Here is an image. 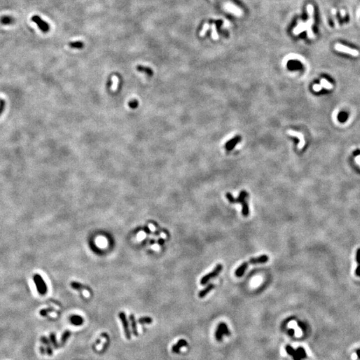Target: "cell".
I'll use <instances>...</instances> for the list:
<instances>
[{
  "instance_id": "9",
  "label": "cell",
  "mask_w": 360,
  "mask_h": 360,
  "mask_svg": "<svg viewBox=\"0 0 360 360\" xmlns=\"http://www.w3.org/2000/svg\"><path fill=\"white\" fill-rule=\"evenodd\" d=\"M129 320H130V322H131V329H132V333L133 335L135 336V337H138V336L139 335V333H138V330L137 323H136L135 316H134L133 314H130L129 315Z\"/></svg>"
},
{
  "instance_id": "1",
  "label": "cell",
  "mask_w": 360,
  "mask_h": 360,
  "mask_svg": "<svg viewBox=\"0 0 360 360\" xmlns=\"http://www.w3.org/2000/svg\"><path fill=\"white\" fill-rule=\"evenodd\" d=\"M248 194L247 192L242 191L240 192L237 198H235L229 193L226 194V198L231 204H239L242 206L241 213L244 217H247L249 214V209L248 204L247 203L246 198L248 197Z\"/></svg>"
},
{
  "instance_id": "22",
  "label": "cell",
  "mask_w": 360,
  "mask_h": 360,
  "mask_svg": "<svg viewBox=\"0 0 360 360\" xmlns=\"http://www.w3.org/2000/svg\"><path fill=\"white\" fill-rule=\"evenodd\" d=\"M70 335H71V331H70L69 330L65 331L62 336V338H61V345H65V343H66L67 340L69 339Z\"/></svg>"
},
{
  "instance_id": "11",
  "label": "cell",
  "mask_w": 360,
  "mask_h": 360,
  "mask_svg": "<svg viewBox=\"0 0 360 360\" xmlns=\"http://www.w3.org/2000/svg\"><path fill=\"white\" fill-rule=\"evenodd\" d=\"M248 264L249 263L248 262H244L242 264L239 265L238 268L236 270V272H235L236 276L237 277H240L244 276L245 272H246L247 269H248Z\"/></svg>"
},
{
  "instance_id": "26",
  "label": "cell",
  "mask_w": 360,
  "mask_h": 360,
  "mask_svg": "<svg viewBox=\"0 0 360 360\" xmlns=\"http://www.w3.org/2000/svg\"><path fill=\"white\" fill-rule=\"evenodd\" d=\"M49 338H50V341L51 343H52L54 348H55V349H58L59 347V345L57 342V340H56V337L55 333H51L50 334V335H49Z\"/></svg>"
},
{
  "instance_id": "30",
  "label": "cell",
  "mask_w": 360,
  "mask_h": 360,
  "mask_svg": "<svg viewBox=\"0 0 360 360\" xmlns=\"http://www.w3.org/2000/svg\"><path fill=\"white\" fill-rule=\"evenodd\" d=\"M128 105L129 107L131 108V109H135V108H137L138 106L139 102L137 100H133L129 102Z\"/></svg>"
},
{
  "instance_id": "33",
  "label": "cell",
  "mask_w": 360,
  "mask_h": 360,
  "mask_svg": "<svg viewBox=\"0 0 360 360\" xmlns=\"http://www.w3.org/2000/svg\"><path fill=\"white\" fill-rule=\"evenodd\" d=\"M157 243H158V244L160 246H164V244H165V240L163 238H159L158 239V241H157Z\"/></svg>"
},
{
  "instance_id": "7",
  "label": "cell",
  "mask_w": 360,
  "mask_h": 360,
  "mask_svg": "<svg viewBox=\"0 0 360 360\" xmlns=\"http://www.w3.org/2000/svg\"><path fill=\"white\" fill-rule=\"evenodd\" d=\"M269 260V257L267 255H262L257 258H251L249 261V263L252 265L262 264L266 263Z\"/></svg>"
},
{
  "instance_id": "25",
  "label": "cell",
  "mask_w": 360,
  "mask_h": 360,
  "mask_svg": "<svg viewBox=\"0 0 360 360\" xmlns=\"http://www.w3.org/2000/svg\"><path fill=\"white\" fill-rule=\"evenodd\" d=\"M320 85H321L322 88L326 89H331L333 88V85L327 81L326 79H321V81H320Z\"/></svg>"
},
{
  "instance_id": "28",
  "label": "cell",
  "mask_w": 360,
  "mask_h": 360,
  "mask_svg": "<svg viewBox=\"0 0 360 360\" xmlns=\"http://www.w3.org/2000/svg\"><path fill=\"white\" fill-rule=\"evenodd\" d=\"M53 311H54V309H53V308L50 307V308H46V309H41V311H40L39 313H40V315H41V316L45 317V316H48V314H49V313L52 312Z\"/></svg>"
},
{
  "instance_id": "3",
  "label": "cell",
  "mask_w": 360,
  "mask_h": 360,
  "mask_svg": "<svg viewBox=\"0 0 360 360\" xmlns=\"http://www.w3.org/2000/svg\"><path fill=\"white\" fill-rule=\"evenodd\" d=\"M34 280L39 293L41 295H45L48 291V288L43 277L39 274H36L34 276Z\"/></svg>"
},
{
  "instance_id": "24",
  "label": "cell",
  "mask_w": 360,
  "mask_h": 360,
  "mask_svg": "<svg viewBox=\"0 0 360 360\" xmlns=\"http://www.w3.org/2000/svg\"><path fill=\"white\" fill-rule=\"evenodd\" d=\"M138 322L140 324L143 325V324H152L153 322V319L152 317H140V319H138Z\"/></svg>"
},
{
  "instance_id": "18",
  "label": "cell",
  "mask_w": 360,
  "mask_h": 360,
  "mask_svg": "<svg viewBox=\"0 0 360 360\" xmlns=\"http://www.w3.org/2000/svg\"><path fill=\"white\" fill-rule=\"evenodd\" d=\"M241 140V138H240L239 136H237V137L234 138V139H232V140H230L226 143V145H225V147H226L227 150H232L233 148L235 147V145L237 144V143L239 142V141Z\"/></svg>"
},
{
  "instance_id": "20",
  "label": "cell",
  "mask_w": 360,
  "mask_h": 360,
  "mask_svg": "<svg viewBox=\"0 0 360 360\" xmlns=\"http://www.w3.org/2000/svg\"><path fill=\"white\" fill-rule=\"evenodd\" d=\"M225 8H226L228 11H230V12H232L233 13L236 14L237 15H239L240 14H241L240 10H239L236 6H234V5L231 4H227L225 5Z\"/></svg>"
},
{
  "instance_id": "21",
  "label": "cell",
  "mask_w": 360,
  "mask_h": 360,
  "mask_svg": "<svg viewBox=\"0 0 360 360\" xmlns=\"http://www.w3.org/2000/svg\"><path fill=\"white\" fill-rule=\"evenodd\" d=\"M13 18L10 17V16H4L0 19V22L4 25H9L13 23Z\"/></svg>"
},
{
  "instance_id": "29",
  "label": "cell",
  "mask_w": 360,
  "mask_h": 360,
  "mask_svg": "<svg viewBox=\"0 0 360 360\" xmlns=\"http://www.w3.org/2000/svg\"><path fill=\"white\" fill-rule=\"evenodd\" d=\"M6 101H5L4 99L0 98V116H1V114H3V112H4L5 108H6Z\"/></svg>"
},
{
  "instance_id": "15",
  "label": "cell",
  "mask_w": 360,
  "mask_h": 360,
  "mask_svg": "<svg viewBox=\"0 0 360 360\" xmlns=\"http://www.w3.org/2000/svg\"><path fill=\"white\" fill-rule=\"evenodd\" d=\"M41 341L43 344L46 345L47 354H48V356H51V355L53 354V351L51 347L50 343H49V341L48 340V339L46 337H45V336H42V337L41 338Z\"/></svg>"
},
{
  "instance_id": "6",
  "label": "cell",
  "mask_w": 360,
  "mask_h": 360,
  "mask_svg": "<svg viewBox=\"0 0 360 360\" xmlns=\"http://www.w3.org/2000/svg\"><path fill=\"white\" fill-rule=\"evenodd\" d=\"M335 49L338 51H340V52L346 53L353 56H358L359 54V51L357 50L349 48L347 46H343V45L340 44L335 45Z\"/></svg>"
},
{
  "instance_id": "35",
  "label": "cell",
  "mask_w": 360,
  "mask_h": 360,
  "mask_svg": "<svg viewBox=\"0 0 360 360\" xmlns=\"http://www.w3.org/2000/svg\"><path fill=\"white\" fill-rule=\"evenodd\" d=\"M208 27H209V25H208V24H206V25H205V26H204V30H203V31H202V32H201V36H202V35H204V34H205V32H206V30H207V29H208Z\"/></svg>"
},
{
  "instance_id": "8",
  "label": "cell",
  "mask_w": 360,
  "mask_h": 360,
  "mask_svg": "<svg viewBox=\"0 0 360 360\" xmlns=\"http://www.w3.org/2000/svg\"><path fill=\"white\" fill-rule=\"evenodd\" d=\"M223 334H229V331H228L227 327L226 324L222 323L219 325L217 332H216V335H217L218 339H221Z\"/></svg>"
},
{
  "instance_id": "31",
  "label": "cell",
  "mask_w": 360,
  "mask_h": 360,
  "mask_svg": "<svg viewBox=\"0 0 360 360\" xmlns=\"http://www.w3.org/2000/svg\"><path fill=\"white\" fill-rule=\"evenodd\" d=\"M313 88H314V90L316 91H319L321 90L322 87L321 86V85L320 84H316L314 85V87H313Z\"/></svg>"
},
{
  "instance_id": "27",
  "label": "cell",
  "mask_w": 360,
  "mask_h": 360,
  "mask_svg": "<svg viewBox=\"0 0 360 360\" xmlns=\"http://www.w3.org/2000/svg\"><path fill=\"white\" fill-rule=\"evenodd\" d=\"M112 79H113V84H112L111 89H112V90L115 91L117 88V86H118L119 78L117 76H114L112 77Z\"/></svg>"
},
{
  "instance_id": "5",
  "label": "cell",
  "mask_w": 360,
  "mask_h": 360,
  "mask_svg": "<svg viewBox=\"0 0 360 360\" xmlns=\"http://www.w3.org/2000/svg\"><path fill=\"white\" fill-rule=\"evenodd\" d=\"M32 21L36 23L39 29L44 33H47L49 30V25L45 21L42 20L39 15H35L32 18Z\"/></svg>"
},
{
  "instance_id": "13",
  "label": "cell",
  "mask_w": 360,
  "mask_h": 360,
  "mask_svg": "<svg viewBox=\"0 0 360 360\" xmlns=\"http://www.w3.org/2000/svg\"><path fill=\"white\" fill-rule=\"evenodd\" d=\"M289 135H293V136H296V137H298L299 139H300V142L299 143L298 145V148L299 149H302V148L305 145V140H304V138H303V135H302V133L296 132V131H289L288 132Z\"/></svg>"
},
{
  "instance_id": "10",
  "label": "cell",
  "mask_w": 360,
  "mask_h": 360,
  "mask_svg": "<svg viewBox=\"0 0 360 360\" xmlns=\"http://www.w3.org/2000/svg\"><path fill=\"white\" fill-rule=\"evenodd\" d=\"M69 320L72 324L76 326H81V325L84 324V321L83 317L80 316H78V315H73V316L70 317Z\"/></svg>"
},
{
  "instance_id": "37",
  "label": "cell",
  "mask_w": 360,
  "mask_h": 360,
  "mask_svg": "<svg viewBox=\"0 0 360 360\" xmlns=\"http://www.w3.org/2000/svg\"><path fill=\"white\" fill-rule=\"evenodd\" d=\"M155 243H156V241H155L154 239H152L149 240V244L153 245V244H154Z\"/></svg>"
},
{
  "instance_id": "38",
  "label": "cell",
  "mask_w": 360,
  "mask_h": 360,
  "mask_svg": "<svg viewBox=\"0 0 360 360\" xmlns=\"http://www.w3.org/2000/svg\"><path fill=\"white\" fill-rule=\"evenodd\" d=\"M154 234L156 235V236H158L159 235V232H157V231H156V232H154Z\"/></svg>"
},
{
  "instance_id": "2",
  "label": "cell",
  "mask_w": 360,
  "mask_h": 360,
  "mask_svg": "<svg viewBox=\"0 0 360 360\" xmlns=\"http://www.w3.org/2000/svg\"><path fill=\"white\" fill-rule=\"evenodd\" d=\"M222 269L223 265L222 264H218L212 272H211L210 273H209V274H206V276L202 277L201 281H200V284H201V286H204V285L207 284L211 279L215 278V277L219 276V274L222 271Z\"/></svg>"
},
{
  "instance_id": "23",
  "label": "cell",
  "mask_w": 360,
  "mask_h": 360,
  "mask_svg": "<svg viewBox=\"0 0 360 360\" xmlns=\"http://www.w3.org/2000/svg\"><path fill=\"white\" fill-rule=\"evenodd\" d=\"M69 46L74 49H82L84 47V44L82 41H74L69 43Z\"/></svg>"
},
{
  "instance_id": "36",
  "label": "cell",
  "mask_w": 360,
  "mask_h": 360,
  "mask_svg": "<svg viewBox=\"0 0 360 360\" xmlns=\"http://www.w3.org/2000/svg\"><path fill=\"white\" fill-rule=\"evenodd\" d=\"M40 351H41V353L42 354H45V353H46V350H45L44 347L43 346L40 347Z\"/></svg>"
},
{
  "instance_id": "19",
  "label": "cell",
  "mask_w": 360,
  "mask_h": 360,
  "mask_svg": "<svg viewBox=\"0 0 360 360\" xmlns=\"http://www.w3.org/2000/svg\"><path fill=\"white\" fill-rule=\"evenodd\" d=\"M71 286L72 288L74 289H76V290L77 291H81L83 290V289H87V290H89V289H88V288H87L85 286H84L83 284H81V283H79V282L77 281H72L71 282Z\"/></svg>"
},
{
  "instance_id": "12",
  "label": "cell",
  "mask_w": 360,
  "mask_h": 360,
  "mask_svg": "<svg viewBox=\"0 0 360 360\" xmlns=\"http://www.w3.org/2000/svg\"><path fill=\"white\" fill-rule=\"evenodd\" d=\"M186 345H187V343L186 341H185V340H180L178 341L177 343H175V345H173L171 350H172V352L173 353L178 354V353L180 352V350L181 348L184 346H186Z\"/></svg>"
},
{
  "instance_id": "14",
  "label": "cell",
  "mask_w": 360,
  "mask_h": 360,
  "mask_svg": "<svg viewBox=\"0 0 360 360\" xmlns=\"http://www.w3.org/2000/svg\"><path fill=\"white\" fill-rule=\"evenodd\" d=\"M215 288V285L213 284H208V286L206 287V288H204V289H202L199 292L198 296L199 298H203L204 297H206V296L208 295V294L210 292V291L212 290V289H214Z\"/></svg>"
},
{
  "instance_id": "16",
  "label": "cell",
  "mask_w": 360,
  "mask_h": 360,
  "mask_svg": "<svg viewBox=\"0 0 360 360\" xmlns=\"http://www.w3.org/2000/svg\"><path fill=\"white\" fill-rule=\"evenodd\" d=\"M356 260L357 266L356 267L355 274H356V276L360 277V248L357 249V250H356Z\"/></svg>"
},
{
  "instance_id": "4",
  "label": "cell",
  "mask_w": 360,
  "mask_h": 360,
  "mask_svg": "<svg viewBox=\"0 0 360 360\" xmlns=\"http://www.w3.org/2000/svg\"><path fill=\"white\" fill-rule=\"evenodd\" d=\"M119 317L120 319V321H121V324H122V326H123L125 335H126V337L127 339H128V340H130L131 331H130V329H129V321H128V319H127L126 314H125L124 312H119Z\"/></svg>"
},
{
  "instance_id": "32",
  "label": "cell",
  "mask_w": 360,
  "mask_h": 360,
  "mask_svg": "<svg viewBox=\"0 0 360 360\" xmlns=\"http://www.w3.org/2000/svg\"><path fill=\"white\" fill-rule=\"evenodd\" d=\"M143 231H144L145 233H146L147 234H152L151 230L149 229V228L147 226V225H145V226H144V227H143Z\"/></svg>"
},
{
  "instance_id": "17",
  "label": "cell",
  "mask_w": 360,
  "mask_h": 360,
  "mask_svg": "<svg viewBox=\"0 0 360 360\" xmlns=\"http://www.w3.org/2000/svg\"><path fill=\"white\" fill-rule=\"evenodd\" d=\"M136 69H137L138 72L145 73V74H146L148 76H150V77L152 76L153 74H154V72H153L152 69L150 67H144V66H142V65H138V66L136 67Z\"/></svg>"
},
{
  "instance_id": "34",
  "label": "cell",
  "mask_w": 360,
  "mask_h": 360,
  "mask_svg": "<svg viewBox=\"0 0 360 360\" xmlns=\"http://www.w3.org/2000/svg\"><path fill=\"white\" fill-rule=\"evenodd\" d=\"M355 161H356V163L358 164L359 166L360 167V155L355 157Z\"/></svg>"
}]
</instances>
